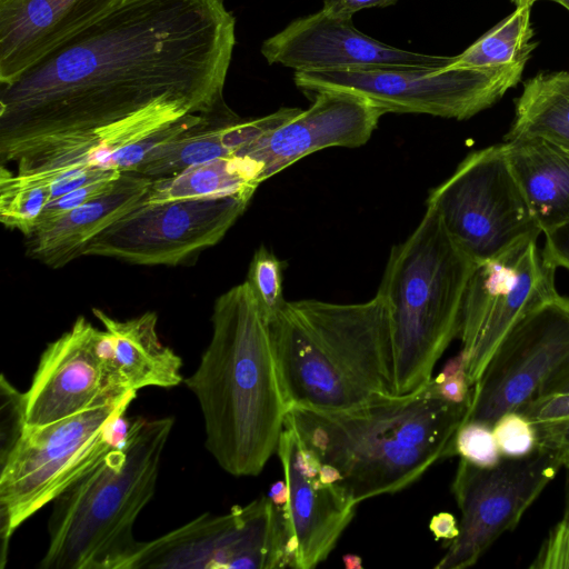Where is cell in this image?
I'll use <instances>...</instances> for the list:
<instances>
[{
    "label": "cell",
    "mask_w": 569,
    "mask_h": 569,
    "mask_svg": "<svg viewBox=\"0 0 569 569\" xmlns=\"http://www.w3.org/2000/svg\"><path fill=\"white\" fill-rule=\"evenodd\" d=\"M236 44L224 0H124L0 90L1 166L43 178L222 104Z\"/></svg>",
    "instance_id": "6da1fadb"
},
{
    "label": "cell",
    "mask_w": 569,
    "mask_h": 569,
    "mask_svg": "<svg viewBox=\"0 0 569 569\" xmlns=\"http://www.w3.org/2000/svg\"><path fill=\"white\" fill-rule=\"evenodd\" d=\"M212 335L197 369L184 379L204 422V447L234 477L258 476L277 452L288 405L269 321L248 283L219 296Z\"/></svg>",
    "instance_id": "7a4b0ae2"
},
{
    "label": "cell",
    "mask_w": 569,
    "mask_h": 569,
    "mask_svg": "<svg viewBox=\"0 0 569 569\" xmlns=\"http://www.w3.org/2000/svg\"><path fill=\"white\" fill-rule=\"evenodd\" d=\"M469 406L442 399L431 379L413 393L343 411L291 407L284 423L320 462L338 469L360 503L406 489L436 462L456 455V435Z\"/></svg>",
    "instance_id": "3957f363"
},
{
    "label": "cell",
    "mask_w": 569,
    "mask_h": 569,
    "mask_svg": "<svg viewBox=\"0 0 569 569\" xmlns=\"http://www.w3.org/2000/svg\"><path fill=\"white\" fill-rule=\"evenodd\" d=\"M278 376L288 408L335 412L395 393L387 302L287 301L269 320Z\"/></svg>",
    "instance_id": "277c9868"
},
{
    "label": "cell",
    "mask_w": 569,
    "mask_h": 569,
    "mask_svg": "<svg viewBox=\"0 0 569 569\" xmlns=\"http://www.w3.org/2000/svg\"><path fill=\"white\" fill-rule=\"evenodd\" d=\"M173 425L172 417L133 419L123 440L51 502L41 569H126Z\"/></svg>",
    "instance_id": "5b68a950"
},
{
    "label": "cell",
    "mask_w": 569,
    "mask_h": 569,
    "mask_svg": "<svg viewBox=\"0 0 569 569\" xmlns=\"http://www.w3.org/2000/svg\"><path fill=\"white\" fill-rule=\"evenodd\" d=\"M476 266L429 206L413 232L392 247L377 293L389 309L396 396L427 386L438 360L459 337Z\"/></svg>",
    "instance_id": "8992f818"
},
{
    "label": "cell",
    "mask_w": 569,
    "mask_h": 569,
    "mask_svg": "<svg viewBox=\"0 0 569 569\" xmlns=\"http://www.w3.org/2000/svg\"><path fill=\"white\" fill-rule=\"evenodd\" d=\"M136 393L48 425L26 423L0 451L1 568L14 531L123 440L112 432Z\"/></svg>",
    "instance_id": "52a82bcc"
},
{
    "label": "cell",
    "mask_w": 569,
    "mask_h": 569,
    "mask_svg": "<svg viewBox=\"0 0 569 569\" xmlns=\"http://www.w3.org/2000/svg\"><path fill=\"white\" fill-rule=\"evenodd\" d=\"M426 206L436 210L453 241L477 264L542 233L503 143L468 154L430 191Z\"/></svg>",
    "instance_id": "ba28073f"
},
{
    "label": "cell",
    "mask_w": 569,
    "mask_h": 569,
    "mask_svg": "<svg viewBox=\"0 0 569 569\" xmlns=\"http://www.w3.org/2000/svg\"><path fill=\"white\" fill-rule=\"evenodd\" d=\"M525 66L500 69L369 67L296 71L305 92L343 90L388 112L426 113L465 120L496 103L515 87Z\"/></svg>",
    "instance_id": "9c48e42d"
},
{
    "label": "cell",
    "mask_w": 569,
    "mask_h": 569,
    "mask_svg": "<svg viewBox=\"0 0 569 569\" xmlns=\"http://www.w3.org/2000/svg\"><path fill=\"white\" fill-rule=\"evenodd\" d=\"M288 567L280 509L267 496L228 513H203L150 541H140L126 569H274Z\"/></svg>",
    "instance_id": "30bf717a"
},
{
    "label": "cell",
    "mask_w": 569,
    "mask_h": 569,
    "mask_svg": "<svg viewBox=\"0 0 569 569\" xmlns=\"http://www.w3.org/2000/svg\"><path fill=\"white\" fill-rule=\"evenodd\" d=\"M560 468L559 457L539 447L522 457L501 458L493 467L460 458L451 485L461 513L459 535L446 546L436 568L473 566L500 536L517 527Z\"/></svg>",
    "instance_id": "8fae6325"
},
{
    "label": "cell",
    "mask_w": 569,
    "mask_h": 569,
    "mask_svg": "<svg viewBox=\"0 0 569 569\" xmlns=\"http://www.w3.org/2000/svg\"><path fill=\"white\" fill-rule=\"evenodd\" d=\"M252 196L171 200L138 206L93 238L82 256L140 266H176L217 244Z\"/></svg>",
    "instance_id": "7c38bea8"
},
{
    "label": "cell",
    "mask_w": 569,
    "mask_h": 569,
    "mask_svg": "<svg viewBox=\"0 0 569 569\" xmlns=\"http://www.w3.org/2000/svg\"><path fill=\"white\" fill-rule=\"evenodd\" d=\"M569 361V298L558 292L537 305L508 330L472 386L466 422L492 427L517 411Z\"/></svg>",
    "instance_id": "4fadbf2b"
},
{
    "label": "cell",
    "mask_w": 569,
    "mask_h": 569,
    "mask_svg": "<svg viewBox=\"0 0 569 569\" xmlns=\"http://www.w3.org/2000/svg\"><path fill=\"white\" fill-rule=\"evenodd\" d=\"M537 239H526L475 268L466 292L459 333L471 386L481 377L515 322L557 293V268L543 258Z\"/></svg>",
    "instance_id": "5bb4252c"
},
{
    "label": "cell",
    "mask_w": 569,
    "mask_h": 569,
    "mask_svg": "<svg viewBox=\"0 0 569 569\" xmlns=\"http://www.w3.org/2000/svg\"><path fill=\"white\" fill-rule=\"evenodd\" d=\"M287 502L279 508L286 530L288 567L312 569L325 561L356 515L345 485L320 477V460L284 423L277 448Z\"/></svg>",
    "instance_id": "9a60e30c"
},
{
    "label": "cell",
    "mask_w": 569,
    "mask_h": 569,
    "mask_svg": "<svg viewBox=\"0 0 569 569\" xmlns=\"http://www.w3.org/2000/svg\"><path fill=\"white\" fill-rule=\"evenodd\" d=\"M261 53L270 64L296 71L369 67L443 69L455 57L402 50L360 32L352 16H333L322 9L299 18L266 39Z\"/></svg>",
    "instance_id": "2e32d148"
},
{
    "label": "cell",
    "mask_w": 569,
    "mask_h": 569,
    "mask_svg": "<svg viewBox=\"0 0 569 569\" xmlns=\"http://www.w3.org/2000/svg\"><path fill=\"white\" fill-rule=\"evenodd\" d=\"M383 114V110L353 92L317 91L307 110L300 109L266 130L234 154L254 162L263 182L316 151L365 144Z\"/></svg>",
    "instance_id": "e0dca14e"
},
{
    "label": "cell",
    "mask_w": 569,
    "mask_h": 569,
    "mask_svg": "<svg viewBox=\"0 0 569 569\" xmlns=\"http://www.w3.org/2000/svg\"><path fill=\"white\" fill-rule=\"evenodd\" d=\"M98 330L80 316L47 346L24 391L27 425H48L129 395H118L110 385L97 348Z\"/></svg>",
    "instance_id": "ac0fdd59"
},
{
    "label": "cell",
    "mask_w": 569,
    "mask_h": 569,
    "mask_svg": "<svg viewBox=\"0 0 569 569\" xmlns=\"http://www.w3.org/2000/svg\"><path fill=\"white\" fill-rule=\"evenodd\" d=\"M124 0H0V84Z\"/></svg>",
    "instance_id": "d6986e66"
},
{
    "label": "cell",
    "mask_w": 569,
    "mask_h": 569,
    "mask_svg": "<svg viewBox=\"0 0 569 569\" xmlns=\"http://www.w3.org/2000/svg\"><path fill=\"white\" fill-rule=\"evenodd\" d=\"M102 323L97 348L110 385L124 396L146 387L171 388L183 381L182 360L157 332L158 317L148 311L128 320H118L93 308Z\"/></svg>",
    "instance_id": "ffe728a7"
},
{
    "label": "cell",
    "mask_w": 569,
    "mask_h": 569,
    "mask_svg": "<svg viewBox=\"0 0 569 569\" xmlns=\"http://www.w3.org/2000/svg\"><path fill=\"white\" fill-rule=\"evenodd\" d=\"M152 181L121 172L108 190L27 236L28 256L53 269L82 257L93 238L142 201Z\"/></svg>",
    "instance_id": "44dd1931"
},
{
    "label": "cell",
    "mask_w": 569,
    "mask_h": 569,
    "mask_svg": "<svg viewBox=\"0 0 569 569\" xmlns=\"http://www.w3.org/2000/svg\"><path fill=\"white\" fill-rule=\"evenodd\" d=\"M503 148L541 232L569 221V149L536 137L506 140Z\"/></svg>",
    "instance_id": "7402d4cb"
},
{
    "label": "cell",
    "mask_w": 569,
    "mask_h": 569,
    "mask_svg": "<svg viewBox=\"0 0 569 569\" xmlns=\"http://www.w3.org/2000/svg\"><path fill=\"white\" fill-rule=\"evenodd\" d=\"M260 183L257 164L246 157L232 154L191 166L170 177L153 179L142 201L159 203L233 194L253 196Z\"/></svg>",
    "instance_id": "603a6c76"
},
{
    "label": "cell",
    "mask_w": 569,
    "mask_h": 569,
    "mask_svg": "<svg viewBox=\"0 0 569 569\" xmlns=\"http://www.w3.org/2000/svg\"><path fill=\"white\" fill-rule=\"evenodd\" d=\"M520 137L569 149V70L540 72L525 82L506 140Z\"/></svg>",
    "instance_id": "cb8c5ba5"
},
{
    "label": "cell",
    "mask_w": 569,
    "mask_h": 569,
    "mask_svg": "<svg viewBox=\"0 0 569 569\" xmlns=\"http://www.w3.org/2000/svg\"><path fill=\"white\" fill-rule=\"evenodd\" d=\"M531 8H516L462 53L455 56L451 68L500 69L526 66L535 43L530 24Z\"/></svg>",
    "instance_id": "d4e9b609"
},
{
    "label": "cell",
    "mask_w": 569,
    "mask_h": 569,
    "mask_svg": "<svg viewBox=\"0 0 569 569\" xmlns=\"http://www.w3.org/2000/svg\"><path fill=\"white\" fill-rule=\"evenodd\" d=\"M50 200L49 182L12 173L1 166L0 221L7 228L29 236Z\"/></svg>",
    "instance_id": "484cf974"
},
{
    "label": "cell",
    "mask_w": 569,
    "mask_h": 569,
    "mask_svg": "<svg viewBox=\"0 0 569 569\" xmlns=\"http://www.w3.org/2000/svg\"><path fill=\"white\" fill-rule=\"evenodd\" d=\"M517 411L533 427L536 447L556 453L569 471V391L538 395Z\"/></svg>",
    "instance_id": "4316f807"
},
{
    "label": "cell",
    "mask_w": 569,
    "mask_h": 569,
    "mask_svg": "<svg viewBox=\"0 0 569 569\" xmlns=\"http://www.w3.org/2000/svg\"><path fill=\"white\" fill-rule=\"evenodd\" d=\"M282 272L283 262L264 246L259 247L251 259L246 282L268 321L287 302L282 290Z\"/></svg>",
    "instance_id": "83f0119b"
},
{
    "label": "cell",
    "mask_w": 569,
    "mask_h": 569,
    "mask_svg": "<svg viewBox=\"0 0 569 569\" xmlns=\"http://www.w3.org/2000/svg\"><path fill=\"white\" fill-rule=\"evenodd\" d=\"M455 451L460 458L479 467H493L501 459L492 427L476 421L466 422L459 428Z\"/></svg>",
    "instance_id": "f1b7e54d"
},
{
    "label": "cell",
    "mask_w": 569,
    "mask_h": 569,
    "mask_svg": "<svg viewBox=\"0 0 569 569\" xmlns=\"http://www.w3.org/2000/svg\"><path fill=\"white\" fill-rule=\"evenodd\" d=\"M492 432L505 457H522L536 448L533 427L519 411L500 416L492 425Z\"/></svg>",
    "instance_id": "f546056e"
},
{
    "label": "cell",
    "mask_w": 569,
    "mask_h": 569,
    "mask_svg": "<svg viewBox=\"0 0 569 569\" xmlns=\"http://www.w3.org/2000/svg\"><path fill=\"white\" fill-rule=\"evenodd\" d=\"M437 393L453 403L469 402L472 386L467 375V361L463 352L449 359L440 373L432 378Z\"/></svg>",
    "instance_id": "4dcf8cb0"
},
{
    "label": "cell",
    "mask_w": 569,
    "mask_h": 569,
    "mask_svg": "<svg viewBox=\"0 0 569 569\" xmlns=\"http://www.w3.org/2000/svg\"><path fill=\"white\" fill-rule=\"evenodd\" d=\"M531 569H569V517L563 516L542 542Z\"/></svg>",
    "instance_id": "1f68e13d"
},
{
    "label": "cell",
    "mask_w": 569,
    "mask_h": 569,
    "mask_svg": "<svg viewBox=\"0 0 569 569\" xmlns=\"http://www.w3.org/2000/svg\"><path fill=\"white\" fill-rule=\"evenodd\" d=\"M114 180L116 179H106L91 182L51 200L43 208L36 228L60 218L67 212L101 194L112 186Z\"/></svg>",
    "instance_id": "d6a6232c"
},
{
    "label": "cell",
    "mask_w": 569,
    "mask_h": 569,
    "mask_svg": "<svg viewBox=\"0 0 569 569\" xmlns=\"http://www.w3.org/2000/svg\"><path fill=\"white\" fill-rule=\"evenodd\" d=\"M543 234L546 236L543 258L555 268L561 267L569 270V221Z\"/></svg>",
    "instance_id": "836d02e7"
},
{
    "label": "cell",
    "mask_w": 569,
    "mask_h": 569,
    "mask_svg": "<svg viewBox=\"0 0 569 569\" xmlns=\"http://www.w3.org/2000/svg\"><path fill=\"white\" fill-rule=\"evenodd\" d=\"M396 2L397 0H323L322 10L333 16H353L363 9L385 8Z\"/></svg>",
    "instance_id": "e575fe53"
},
{
    "label": "cell",
    "mask_w": 569,
    "mask_h": 569,
    "mask_svg": "<svg viewBox=\"0 0 569 569\" xmlns=\"http://www.w3.org/2000/svg\"><path fill=\"white\" fill-rule=\"evenodd\" d=\"M429 530L438 539L452 540L459 535V523L450 512H439L432 516Z\"/></svg>",
    "instance_id": "d590c367"
},
{
    "label": "cell",
    "mask_w": 569,
    "mask_h": 569,
    "mask_svg": "<svg viewBox=\"0 0 569 569\" xmlns=\"http://www.w3.org/2000/svg\"><path fill=\"white\" fill-rule=\"evenodd\" d=\"M560 391H569V361L543 385L538 395Z\"/></svg>",
    "instance_id": "8d00e7d4"
},
{
    "label": "cell",
    "mask_w": 569,
    "mask_h": 569,
    "mask_svg": "<svg viewBox=\"0 0 569 569\" xmlns=\"http://www.w3.org/2000/svg\"><path fill=\"white\" fill-rule=\"evenodd\" d=\"M268 497L271 499L272 503L278 507H284L287 502V485L284 479L276 481L271 485L270 490L268 492Z\"/></svg>",
    "instance_id": "74e56055"
},
{
    "label": "cell",
    "mask_w": 569,
    "mask_h": 569,
    "mask_svg": "<svg viewBox=\"0 0 569 569\" xmlns=\"http://www.w3.org/2000/svg\"><path fill=\"white\" fill-rule=\"evenodd\" d=\"M343 562L346 568L348 569H360L362 568V560L360 557L356 555H346L343 556Z\"/></svg>",
    "instance_id": "f35d334b"
},
{
    "label": "cell",
    "mask_w": 569,
    "mask_h": 569,
    "mask_svg": "<svg viewBox=\"0 0 569 569\" xmlns=\"http://www.w3.org/2000/svg\"><path fill=\"white\" fill-rule=\"evenodd\" d=\"M516 8H531L532 4L539 0H511Z\"/></svg>",
    "instance_id": "ab89813d"
},
{
    "label": "cell",
    "mask_w": 569,
    "mask_h": 569,
    "mask_svg": "<svg viewBox=\"0 0 569 569\" xmlns=\"http://www.w3.org/2000/svg\"><path fill=\"white\" fill-rule=\"evenodd\" d=\"M566 516H569V477H568V485H567V507H566Z\"/></svg>",
    "instance_id": "60d3db41"
},
{
    "label": "cell",
    "mask_w": 569,
    "mask_h": 569,
    "mask_svg": "<svg viewBox=\"0 0 569 569\" xmlns=\"http://www.w3.org/2000/svg\"><path fill=\"white\" fill-rule=\"evenodd\" d=\"M549 1H555L557 3H560L561 6H563L566 9L569 10V0H549Z\"/></svg>",
    "instance_id": "b9f144b4"
},
{
    "label": "cell",
    "mask_w": 569,
    "mask_h": 569,
    "mask_svg": "<svg viewBox=\"0 0 569 569\" xmlns=\"http://www.w3.org/2000/svg\"><path fill=\"white\" fill-rule=\"evenodd\" d=\"M566 517H569V516H566Z\"/></svg>",
    "instance_id": "7bdbcfd3"
}]
</instances>
